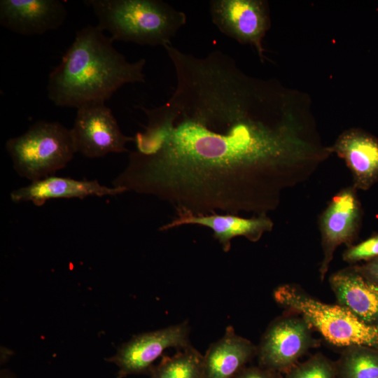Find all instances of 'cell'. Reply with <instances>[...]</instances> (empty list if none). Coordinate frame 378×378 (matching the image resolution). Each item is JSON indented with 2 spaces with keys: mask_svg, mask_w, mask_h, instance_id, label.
Masks as SVG:
<instances>
[{
  "mask_svg": "<svg viewBox=\"0 0 378 378\" xmlns=\"http://www.w3.org/2000/svg\"><path fill=\"white\" fill-rule=\"evenodd\" d=\"M124 192L122 188L104 186L97 180H77L52 175L13 190L10 198L15 203L30 202L41 206L52 199H84L90 196H115Z\"/></svg>",
  "mask_w": 378,
  "mask_h": 378,
  "instance_id": "obj_13",
  "label": "cell"
},
{
  "mask_svg": "<svg viewBox=\"0 0 378 378\" xmlns=\"http://www.w3.org/2000/svg\"><path fill=\"white\" fill-rule=\"evenodd\" d=\"M281 373L261 366L245 367L233 378H281Z\"/></svg>",
  "mask_w": 378,
  "mask_h": 378,
  "instance_id": "obj_21",
  "label": "cell"
},
{
  "mask_svg": "<svg viewBox=\"0 0 378 378\" xmlns=\"http://www.w3.org/2000/svg\"><path fill=\"white\" fill-rule=\"evenodd\" d=\"M330 150L345 162L356 189L368 190L378 181V139L372 134L350 128L338 136Z\"/></svg>",
  "mask_w": 378,
  "mask_h": 378,
  "instance_id": "obj_14",
  "label": "cell"
},
{
  "mask_svg": "<svg viewBox=\"0 0 378 378\" xmlns=\"http://www.w3.org/2000/svg\"><path fill=\"white\" fill-rule=\"evenodd\" d=\"M343 260L350 264L369 261L378 257V234L362 242L352 245L344 252Z\"/></svg>",
  "mask_w": 378,
  "mask_h": 378,
  "instance_id": "obj_20",
  "label": "cell"
},
{
  "mask_svg": "<svg viewBox=\"0 0 378 378\" xmlns=\"http://www.w3.org/2000/svg\"><path fill=\"white\" fill-rule=\"evenodd\" d=\"M312 330L301 316L294 313L274 319L257 346L260 366L286 374L316 345Z\"/></svg>",
  "mask_w": 378,
  "mask_h": 378,
  "instance_id": "obj_6",
  "label": "cell"
},
{
  "mask_svg": "<svg viewBox=\"0 0 378 378\" xmlns=\"http://www.w3.org/2000/svg\"><path fill=\"white\" fill-rule=\"evenodd\" d=\"M285 374V378H338L335 363L320 353L298 363Z\"/></svg>",
  "mask_w": 378,
  "mask_h": 378,
  "instance_id": "obj_19",
  "label": "cell"
},
{
  "mask_svg": "<svg viewBox=\"0 0 378 378\" xmlns=\"http://www.w3.org/2000/svg\"><path fill=\"white\" fill-rule=\"evenodd\" d=\"M255 356L257 346L228 326L203 356L204 378H233Z\"/></svg>",
  "mask_w": 378,
  "mask_h": 378,
  "instance_id": "obj_16",
  "label": "cell"
},
{
  "mask_svg": "<svg viewBox=\"0 0 378 378\" xmlns=\"http://www.w3.org/2000/svg\"><path fill=\"white\" fill-rule=\"evenodd\" d=\"M6 149L15 172L30 182L54 175L77 153L71 129L46 120L37 121L22 134L9 139Z\"/></svg>",
  "mask_w": 378,
  "mask_h": 378,
  "instance_id": "obj_5",
  "label": "cell"
},
{
  "mask_svg": "<svg viewBox=\"0 0 378 378\" xmlns=\"http://www.w3.org/2000/svg\"><path fill=\"white\" fill-rule=\"evenodd\" d=\"M274 298L281 307L301 316L312 329L333 345L378 348V327L362 322L338 304L322 302L292 284L277 287Z\"/></svg>",
  "mask_w": 378,
  "mask_h": 378,
  "instance_id": "obj_4",
  "label": "cell"
},
{
  "mask_svg": "<svg viewBox=\"0 0 378 378\" xmlns=\"http://www.w3.org/2000/svg\"><path fill=\"white\" fill-rule=\"evenodd\" d=\"M97 26L77 31L59 64L49 74L47 91L57 106L78 108L104 102L122 85L146 80V59L127 60Z\"/></svg>",
  "mask_w": 378,
  "mask_h": 378,
  "instance_id": "obj_2",
  "label": "cell"
},
{
  "mask_svg": "<svg viewBox=\"0 0 378 378\" xmlns=\"http://www.w3.org/2000/svg\"><path fill=\"white\" fill-rule=\"evenodd\" d=\"M1 378H10L8 375L2 374Z\"/></svg>",
  "mask_w": 378,
  "mask_h": 378,
  "instance_id": "obj_23",
  "label": "cell"
},
{
  "mask_svg": "<svg viewBox=\"0 0 378 378\" xmlns=\"http://www.w3.org/2000/svg\"><path fill=\"white\" fill-rule=\"evenodd\" d=\"M337 304L362 322L378 327V284L354 266L340 270L329 279Z\"/></svg>",
  "mask_w": 378,
  "mask_h": 378,
  "instance_id": "obj_15",
  "label": "cell"
},
{
  "mask_svg": "<svg viewBox=\"0 0 378 378\" xmlns=\"http://www.w3.org/2000/svg\"><path fill=\"white\" fill-rule=\"evenodd\" d=\"M98 20L113 41L140 45L172 44V39L186 23V13L160 0H88Z\"/></svg>",
  "mask_w": 378,
  "mask_h": 378,
  "instance_id": "obj_3",
  "label": "cell"
},
{
  "mask_svg": "<svg viewBox=\"0 0 378 378\" xmlns=\"http://www.w3.org/2000/svg\"><path fill=\"white\" fill-rule=\"evenodd\" d=\"M164 48L175 88L159 106H137L147 123L113 187L176 212L267 215L331 155L307 94L248 75L220 50L197 57Z\"/></svg>",
  "mask_w": 378,
  "mask_h": 378,
  "instance_id": "obj_1",
  "label": "cell"
},
{
  "mask_svg": "<svg viewBox=\"0 0 378 378\" xmlns=\"http://www.w3.org/2000/svg\"><path fill=\"white\" fill-rule=\"evenodd\" d=\"M361 218V205L354 186L337 192L320 216L323 248L321 280L324 279L337 248L342 244L352 246L358 234Z\"/></svg>",
  "mask_w": 378,
  "mask_h": 378,
  "instance_id": "obj_10",
  "label": "cell"
},
{
  "mask_svg": "<svg viewBox=\"0 0 378 378\" xmlns=\"http://www.w3.org/2000/svg\"><path fill=\"white\" fill-rule=\"evenodd\" d=\"M77 153L89 158L127 152L126 145L134 136H126L110 108L104 102H94L77 108L71 128Z\"/></svg>",
  "mask_w": 378,
  "mask_h": 378,
  "instance_id": "obj_7",
  "label": "cell"
},
{
  "mask_svg": "<svg viewBox=\"0 0 378 378\" xmlns=\"http://www.w3.org/2000/svg\"><path fill=\"white\" fill-rule=\"evenodd\" d=\"M356 269L366 278L378 284V257L361 265H354Z\"/></svg>",
  "mask_w": 378,
  "mask_h": 378,
  "instance_id": "obj_22",
  "label": "cell"
},
{
  "mask_svg": "<svg viewBox=\"0 0 378 378\" xmlns=\"http://www.w3.org/2000/svg\"><path fill=\"white\" fill-rule=\"evenodd\" d=\"M150 378H204V358L192 345L153 366Z\"/></svg>",
  "mask_w": 378,
  "mask_h": 378,
  "instance_id": "obj_17",
  "label": "cell"
},
{
  "mask_svg": "<svg viewBox=\"0 0 378 378\" xmlns=\"http://www.w3.org/2000/svg\"><path fill=\"white\" fill-rule=\"evenodd\" d=\"M335 365L338 378H378V348L344 347Z\"/></svg>",
  "mask_w": 378,
  "mask_h": 378,
  "instance_id": "obj_18",
  "label": "cell"
},
{
  "mask_svg": "<svg viewBox=\"0 0 378 378\" xmlns=\"http://www.w3.org/2000/svg\"><path fill=\"white\" fill-rule=\"evenodd\" d=\"M209 4L212 22L218 29L240 43L252 46L263 62L262 41L271 26L267 1L212 0Z\"/></svg>",
  "mask_w": 378,
  "mask_h": 378,
  "instance_id": "obj_8",
  "label": "cell"
},
{
  "mask_svg": "<svg viewBox=\"0 0 378 378\" xmlns=\"http://www.w3.org/2000/svg\"><path fill=\"white\" fill-rule=\"evenodd\" d=\"M67 10L60 0H1L0 24L18 34H42L59 28Z\"/></svg>",
  "mask_w": 378,
  "mask_h": 378,
  "instance_id": "obj_11",
  "label": "cell"
},
{
  "mask_svg": "<svg viewBox=\"0 0 378 378\" xmlns=\"http://www.w3.org/2000/svg\"><path fill=\"white\" fill-rule=\"evenodd\" d=\"M184 225H198L210 228L223 251L228 252L233 238L242 236L255 242L265 232L272 230L274 223L267 215L246 218L231 214H193L178 211L176 217L161 226L160 230L165 231Z\"/></svg>",
  "mask_w": 378,
  "mask_h": 378,
  "instance_id": "obj_12",
  "label": "cell"
},
{
  "mask_svg": "<svg viewBox=\"0 0 378 378\" xmlns=\"http://www.w3.org/2000/svg\"><path fill=\"white\" fill-rule=\"evenodd\" d=\"M188 321L133 337L107 359L118 368V378L150 372L153 362L169 348L190 346Z\"/></svg>",
  "mask_w": 378,
  "mask_h": 378,
  "instance_id": "obj_9",
  "label": "cell"
}]
</instances>
